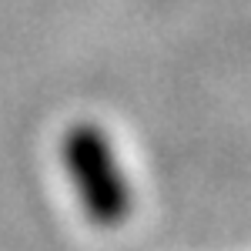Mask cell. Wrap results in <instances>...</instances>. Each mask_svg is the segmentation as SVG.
I'll list each match as a JSON object with an SVG mask.
<instances>
[{
    "instance_id": "obj_1",
    "label": "cell",
    "mask_w": 251,
    "mask_h": 251,
    "mask_svg": "<svg viewBox=\"0 0 251 251\" xmlns=\"http://www.w3.org/2000/svg\"><path fill=\"white\" fill-rule=\"evenodd\" d=\"M60 164L84 214L100 228H117L131 218L134 191L114 154L111 137L97 124L80 121L60 137Z\"/></svg>"
}]
</instances>
